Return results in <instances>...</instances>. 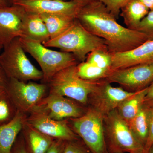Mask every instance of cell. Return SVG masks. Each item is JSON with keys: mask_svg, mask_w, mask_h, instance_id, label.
I'll return each instance as SVG.
<instances>
[{"mask_svg": "<svg viewBox=\"0 0 153 153\" xmlns=\"http://www.w3.org/2000/svg\"><path fill=\"white\" fill-rule=\"evenodd\" d=\"M85 61L111 72L112 54L108 49L94 50L88 55Z\"/></svg>", "mask_w": 153, "mask_h": 153, "instance_id": "cell-25", "label": "cell"}, {"mask_svg": "<svg viewBox=\"0 0 153 153\" xmlns=\"http://www.w3.org/2000/svg\"><path fill=\"white\" fill-rule=\"evenodd\" d=\"M76 19L89 32L104 40L111 53L128 51L149 40L144 33L118 23L99 0L83 5Z\"/></svg>", "mask_w": 153, "mask_h": 153, "instance_id": "cell-1", "label": "cell"}, {"mask_svg": "<svg viewBox=\"0 0 153 153\" xmlns=\"http://www.w3.org/2000/svg\"><path fill=\"white\" fill-rule=\"evenodd\" d=\"M85 146V144L83 145L81 143L79 139L65 141L63 153H90Z\"/></svg>", "mask_w": 153, "mask_h": 153, "instance_id": "cell-28", "label": "cell"}, {"mask_svg": "<svg viewBox=\"0 0 153 153\" xmlns=\"http://www.w3.org/2000/svg\"><path fill=\"white\" fill-rule=\"evenodd\" d=\"M116 19L120 15L121 9L131 0H99Z\"/></svg>", "mask_w": 153, "mask_h": 153, "instance_id": "cell-27", "label": "cell"}, {"mask_svg": "<svg viewBox=\"0 0 153 153\" xmlns=\"http://www.w3.org/2000/svg\"><path fill=\"white\" fill-rule=\"evenodd\" d=\"M25 13L23 8L16 5L0 7V44L3 47L23 37L22 21Z\"/></svg>", "mask_w": 153, "mask_h": 153, "instance_id": "cell-14", "label": "cell"}, {"mask_svg": "<svg viewBox=\"0 0 153 153\" xmlns=\"http://www.w3.org/2000/svg\"><path fill=\"white\" fill-rule=\"evenodd\" d=\"M23 38L44 44L50 40L49 33L39 14L25 11L22 21Z\"/></svg>", "mask_w": 153, "mask_h": 153, "instance_id": "cell-17", "label": "cell"}, {"mask_svg": "<svg viewBox=\"0 0 153 153\" xmlns=\"http://www.w3.org/2000/svg\"><path fill=\"white\" fill-rule=\"evenodd\" d=\"M7 1L8 3L10 5H11L13 4V2L15 1H16V0H7Z\"/></svg>", "mask_w": 153, "mask_h": 153, "instance_id": "cell-37", "label": "cell"}, {"mask_svg": "<svg viewBox=\"0 0 153 153\" xmlns=\"http://www.w3.org/2000/svg\"><path fill=\"white\" fill-rule=\"evenodd\" d=\"M107 148L111 153H144V146L117 109L104 116Z\"/></svg>", "mask_w": 153, "mask_h": 153, "instance_id": "cell-5", "label": "cell"}, {"mask_svg": "<svg viewBox=\"0 0 153 153\" xmlns=\"http://www.w3.org/2000/svg\"><path fill=\"white\" fill-rule=\"evenodd\" d=\"M18 110L7 88L0 91V126L9 123L16 117Z\"/></svg>", "mask_w": 153, "mask_h": 153, "instance_id": "cell-24", "label": "cell"}, {"mask_svg": "<svg viewBox=\"0 0 153 153\" xmlns=\"http://www.w3.org/2000/svg\"><path fill=\"white\" fill-rule=\"evenodd\" d=\"M9 80V77L0 64V91L7 89Z\"/></svg>", "mask_w": 153, "mask_h": 153, "instance_id": "cell-32", "label": "cell"}, {"mask_svg": "<svg viewBox=\"0 0 153 153\" xmlns=\"http://www.w3.org/2000/svg\"><path fill=\"white\" fill-rule=\"evenodd\" d=\"M21 133L27 153H46L55 140L38 131L26 122Z\"/></svg>", "mask_w": 153, "mask_h": 153, "instance_id": "cell-18", "label": "cell"}, {"mask_svg": "<svg viewBox=\"0 0 153 153\" xmlns=\"http://www.w3.org/2000/svg\"><path fill=\"white\" fill-rule=\"evenodd\" d=\"M144 104L149 108H153V82L148 87Z\"/></svg>", "mask_w": 153, "mask_h": 153, "instance_id": "cell-33", "label": "cell"}, {"mask_svg": "<svg viewBox=\"0 0 153 153\" xmlns=\"http://www.w3.org/2000/svg\"><path fill=\"white\" fill-rule=\"evenodd\" d=\"M11 153H27L25 148V142L22 133H20L15 142Z\"/></svg>", "mask_w": 153, "mask_h": 153, "instance_id": "cell-30", "label": "cell"}, {"mask_svg": "<svg viewBox=\"0 0 153 153\" xmlns=\"http://www.w3.org/2000/svg\"><path fill=\"white\" fill-rule=\"evenodd\" d=\"M20 39L25 52L30 54L41 67L43 75L42 83L48 84L57 72L78 64L71 53L52 50L42 43L28 38L22 37Z\"/></svg>", "mask_w": 153, "mask_h": 153, "instance_id": "cell-4", "label": "cell"}, {"mask_svg": "<svg viewBox=\"0 0 153 153\" xmlns=\"http://www.w3.org/2000/svg\"><path fill=\"white\" fill-rule=\"evenodd\" d=\"M10 6L7 0H0V7H4Z\"/></svg>", "mask_w": 153, "mask_h": 153, "instance_id": "cell-36", "label": "cell"}, {"mask_svg": "<svg viewBox=\"0 0 153 153\" xmlns=\"http://www.w3.org/2000/svg\"><path fill=\"white\" fill-rule=\"evenodd\" d=\"M26 122L38 131L55 140L67 141L80 139L69 126L68 120L53 119L37 107L28 115Z\"/></svg>", "mask_w": 153, "mask_h": 153, "instance_id": "cell-11", "label": "cell"}, {"mask_svg": "<svg viewBox=\"0 0 153 153\" xmlns=\"http://www.w3.org/2000/svg\"><path fill=\"white\" fill-rule=\"evenodd\" d=\"M47 84L34 81H20L9 79L7 91L18 111L27 114L35 109L38 103L46 96Z\"/></svg>", "mask_w": 153, "mask_h": 153, "instance_id": "cell-8", "label": "cell"}, {"mask_svg": "<svg viewBox=\"0 0 153 153\" xmlns=\"http://www.w3.org/2000/svg\"><path fill=\"white\" fill-rule=\"evenodd\" d=\"M45 23L50 39L60 36L72 25L74 17L59 14H39Z\"/></svg>", "mask_w": 153, "mask_h": 153, "instance_id": "cell-21", "label": "cell"}, {"mask_svg": "<svg viewBox=\"0 0 153 153\" xmlns=\"http://www.w3.org/2000/svg\"><path fill=\"white\" fill-rule=\"evenodd\" d=\"M27 114L18 111L9 123L0 126V153H11L26 122Z\"/></svg>", "mask_w": 153, "mask_h": 153, "instance_id": "cell-16", "label": "cell"}, {"mask_svg": "<svg viewBox=\"0 0 153 153\" xmlns=\"http://www.w3.org/2000/svg\"><path fill=\"white\" fill-rule=\"evenodd\" d=\"M148 87L136 91L133 95L123 102L117 110L128 123L138 114L144 103Z\"/></svg>", "mask_w": 153, "mask_h": 153, "instance_id": "cell-20", "label": "cell"}, {"mask_svg": "<svg viewBox=\"0 0 153 153\" xmlns=\"http://www.w3.org/2000/svg\"><path fill=\"white\" fill-rule=\"evenodd\" d=\"M84 4L64 0H16L12 5L20 6L26 12L29 13L59 14L76 18L80 9Z\"/></svg>", "mask_w": 153, "mask_h": 153, "instance_id": "cell-13", "label": "cell"}, {"mask_svg": "<svg viewBox=\"0 0 153 153\" xmlns=\"http://www.w3.org/2000/svg\"><path fill=\"white\" fill-rule=\"evenodd\" d=\"M150 113V108L144 104L139 112L128 123L132 131L144 147L149 134Z\"/></svg>", "mask_w": 153, "mask_h": 153, "instance_id": "cell-22", "label": "cell"}, {"mask_svg": "<svg viewBox=\"0 0 153 153\" xmlns=\"http://www.w3.org/2000/svg\"><path fill=\"white\" fill-rule=\"evenodd\" d=\"M64 1H72L82 3V4H87L88 3L90 2L93 1H95V0H64Z\"/></svg>", "mask_w": 153, "mask_h": 153, "instance_id": "cell-35", "label": "cell"}, {"mask_svg": "<svg viewBox=\"0 0 153 153\" xmlns=\"http://www.w3.org/2000/svg\"><path fill=\"white\" fill-rule=\"evenodd\" d=\"M76 65L57 72L49 83V94H58L71 99L86 106L89 96L95 90L99 81L82 79L77 74Z\"/></svg>", "mask_w": 153, "mask_h": 153, "instance_id": "cell-3", "label": "cell"}, {"mask_svg": "<svg viewBox=\"0 0 153 153\" xmlns=\"http://www.w3.org/2000/svg\"><path fill=\"white\" fill-rule=\"evenodd\" d=\"M68 123L91 153H108L102 114L90 106L82 116L68 119Z\"/></svg>", "mask_w": 153, "mask_h": 153, "instance_id": "cell-6", "label": "cell"}, {"mask_svg": "<svg viewBox=\"0 0 153 153\" xmlns=\"http://www.w3.org/2000/svg\"><path fill=\"white\" fill-rule=\"evenodd\" d=\"M76 69L79 77L91 81H98L105 79L110 73L109 71L99 68L86 61L77 64Z\"/></svg>", "mask_w": 153, "mask_h": 153, "instance_id": "cell-23", "label": "cell"}, {"mask_svg": "<svg viewBox=\"0 0 153 153\" xmlns=\"http://www.w3.org/2000/svg\"><path fill=\"white\" fill-rule=\"evenodd\" d=\"M146 7L150 10H153V0H140Z\"/></svg>", "mask_w": 153, "mask_h": 153, "instance_id": "cell-34", "label": "cell"}, {"mask_svg": "<svg viewBox=\"0 0 153 153\" xmlns=\"http://www.w3.org/2000/svg\"><path fill=\"white\" fill-rule=\"evenodd\" d=\"M123 153V152H117V153Z\"/></svg>", "mask_w": 153, "mask_h": 153, "instance_id": "cell-39", "label": "cell"}, {"mask_svg": "<svg viewBox=\"0 0 153 153\" xmlns=\"http://www.w3.org/2000/svg\"><path fill=\"white\" fill-rule=\"evenodd\" d=\"M111 54V71L140 64L153 63V40L145 41L128 51Z\"/></svg>", "mask_w": 153, "mask_h": 153, "instance_id": "cell-15", "label": "cell"}, {"mask_svg": "<svg viewBox=\"0 0 153 153\" xmlns=\"http://www.w3.org/2000/svg\"><path fill=\"white\" fill-rule=\"evenodd\" d=\"M47 47L58 48L71 53L77 61L84 62L88 55L97 49H108L105 41L86 30L77 19L60 36L43 44Z\"/></svg>", "mask_w": 153, "mask_h": 153, "instance_id": "cell-2", "label": "cell"}, {"mask_svg": "<svg viewBox=\"0 0 153 153\" xmlns=\"http://www.w3.org/2000/svg\"><path fill=\"white\" fill-rule=\"evenodd\" d=\"M65 141L55 140L46 153H63Z\"/></svg>", "mask_w": 153, "mask_h": 153, "instance_id": "cell-31", "label": "cell"}, {"mask_svg": "<svg viewBox=\"0 0 153 153\" xmlns=\"http://www.w3.org/2000/svg\"><path fill=\"white\" fill-rule=\"evenodd\" d=\"M148 153H153V145L148 151Z\"/></svg>", "mask_w": 153, "mask_h": 153, "instance_id": "cell-38", "label": "cell"}, {"mask_svg": "<svg viewBox=\"0 0 153 153\" xmlns=\"http://www.w3.org/2000/svg\"><path fill=\"white\" fill-rule=\"evenodd\" d=\"M20 38L4 46L0 52V64L10 78L28 82L42 80L43 73L31 63L26 55Z\"/></svg>", "mask_w": 153, "mask_h": 153, "instance_id": "cell-7", "label": "cell"}, {"mask_svg": "<svg viewBox=\"0 0 153 153\" xmlns=\"http://www.w3.org/2000/svg\"><path fill=\"white\" fill-rule=\"evenodd\" d=\"M149 12V10L140 0H131L121 9L120 16L123 18L126 27L137 30Z\"/></svg>", "mask_w": 153, "mask_h": 153, "instance_id": "cell-19", "label": "cell"}, {"mask_svg": "<svg viewBox=\"0 0 153 153\" xmlns=\"http://www.w3.org/2000/svg\"><path fill=\"white\" fill-rule=\"evenodd\" d=\"M150 108V113L149 134L146 143L144 147V153H148V151L153 145V108Z\"/></svg>", "mask_w": 153, "mask_h": 153, "instance_id": "cell-29", "label": "cell"}, {"mask_svg": "<svg viewBox=\"0 0 153 153\" xmlns=\"http://www.w3.org/2000/svg\"><path fill=\"white\" fill-rule=\"evenodd\" d=\"M135 92L114 87L105 79H101L89 96L88 104L105 116L117 109L123 102Z\"/></svg>", "mask_w": 153, "mask_h": 153, "instance_id": "cell-10", "label": "cell"}, {"mask_svg": "<svg viewBox=\"0 0 153 153\" xmlns=\"http://www.w3.org/2000/svg\"><path fill=\"white\" fill-rule=\"evenodd\" d=\"M132 91L149 87L153 82V63H145L111 71L105 78Z\"/></svg>", "mask_w": 153, "mask_h": 153, "instance_id": "cell-9", "label": "cell"}, {"mask_svg": "<svg viewBox=\"0 0 153 153\" xmlns=\"http://www.w3.org/2000/svg\"><path fill=\"white\" fill-rule=\"evenodd\" d=\"M36 107L51 118L57 120L80 117L88 108L71 99L51 94H48L42 99Z\"/></svg>", "mask_w": 153, "mask_h": 153, "instance_id": "cell-12", "label": "cell"}, {"mask_svg": "<svg viewBox=\"0 0 153 153\" xmlns=\"http://www.w3.org/2000/svg\"><path fill=\"white\" fill-rule=\"evenodd\" d=\"M137 30L146 34L149 40H153V10L143 19Z\"/></svg>", "mask_w": 153, "mask_h": 153, "instance_id": "cell-26", "label": "cell"}]
</instances>
